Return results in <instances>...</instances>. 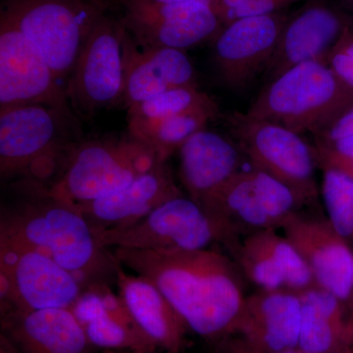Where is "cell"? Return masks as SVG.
<instances>
[{"label":"cell","mask_w":353,"mask_h":353,"mask_svg":"<svg viewBox=\"0 0 353 353\" xmlns=\"http://www.w3.org/2000/svg\"><path fill=\"white\" fill-rule=\"evenodd\" d=\"M110 250L121 266L157 285L190 331L215 345L233 336L246 296L240 268L224 253Z\"/></svg>","instance_id":"1"},{"label":"cell","mask_w":353,"mask_h":353,"mask_svg":"<svg viewBox=\"0 0 353 353\" xmlns=\"http://www.w3.org/2000/svg\"><path fill=\"white\" fill-rule=\"evenodd\" d=\"M29 188V199L2 210L0 240L54 260L73 273L83 289L101 282V276L115 275L119 263L111 250L99 243L85 218L39 183Z\"/></svg>","instance_id":"2"},{"label":"cell","mask_w":353,"mask_h":353,"mask_svg":"<svg viewBox=\"0 0 353 353\" xmlns=\"http://www.w3.org/2000/svg\"><path fill=\"white\" fill-rule=\"evenodd\" d=\"M353 104V90L325 61L296 65L267 83L248 112L301 134L315 137Z\"/></svg>","instance_id":"3"},{"label":"cell","mask_w":353,"mask_h":353,"mask_svg":"<svg viewBox=\"0 0 353 353\" xmlns=\"http://www.w3.org/2000/svg\"><path fill=\"white\" fill-rule=\"evenodd\" d=\"M72 110L41 104L0 108L1 179L29 176L39 183L63 163L74 143Z\"/></svg>","instance_id":"4"},{"label":"cell","mask_w":353,"mask_h":353,"mask_svg":"<svg viewBox=\"0 0 353 353\" xmlns=\"http://www.w3.org/2000/svg\"><path fill=\"white\" fill-rule=\"evenodd\" d=\"M159 162L152 148L129 134L77 143L65 157L57 180L46 190L77 205L124 189Z\"/></svg>","instance_id":"5"},{"label":"cell","mask_w":353,"mask_h":353,"mask_svg":"<svg viewBox=\"0 0 353 353\" xmlns=\"http://www.w3.org/2000/svg\"><path fill=\"white\" fill-rule=\"evenodd\" d=\"M109 6L110 0H4L1 17L23 32L67 83L85 39Z\"/></svg>","instance_id":"6"},{"label":"cell","mask_w":353,"mask_h":353,"mask_svg":"<svg viewBox=\"0 0 353 353\" xmlns=\"http://www.w3.org/2000/svg\"><path fill=\"white\" fill-rule=\"evenodd\" d=\"M94 234L108 250H199L212 243L232 248L239 243L238 236L226 225L185 196L164 202L131 226Z\"/></svg>","instance_id":"7"},{"label":"cell","mask_w":353,"mask_h":353,"mask_svg":"<svg viewBox=\"0 0 353 353\" xmlns=\"http://www.w3.org/2000/svg\"><path fill=\"white\" fill-rule=\"evenodd\" d=\"M232 132L241 150L257 170L268 174L294 190L303 204L317 199L313 146L301 134L245 114L230 118Z\"/></svg>","instance_id":"8"},{"label":"cell","mask_w":353,"mask_h":353,"mask_svg":"<svg viewBox=\"0 0 353 353\" xmlns=\"http://www.w3.org/2000/svg\"><path fill=\"white\" fill-rule=\"evenodd\" d=\"M83 290L79 279L54 260L0 240L1 314L11 310L72 308Z\"/></svg>","instance_id":"9"},{"label":"cell","mask_w":353,"mask_h":353,"mask_svg":"<svg viewBox=\"0 0 353 353\" xmlns=\"http://www.w3.org/2000/svg\"><path fill=\"white\" fill-rule=\"evenodd\" d=\"M120 21L108 14L92 28L66 83L70 106L81 117H92L123 101L124 60Z\"/></svg>","instance_id":"10"},{"label":"cell","mask_w":353,"mask_h":353,"mask_svg":"<svg viewBox=\"0 0 353 353\" xmlns=\"http://www.w3.org/2000/svg\"><path fill=\"white\" fill-rule=\"evenodd\" d=\"M303 205L288 185L253 168L239 172L204 210L239 236L282 228Z\"/></svg>","instance_id":"11"},{"label":"cell","mask_w":353,"mask_h":353,"mask_svg":"<svg viewBox=\"0 0 353 353\" xmlns=\"http://www.w3.org/2000/svg\"><path fill=\"white\" fill-rule=\"evenodd\" d=\"M31 104L72 110L66 87L41 51L0 16V108Z\"/></svg>","instance_id":"12"},{"label":"cell","mask_w":353,"mask_h":353,"mask_svg":"<svg viewBox=\"0 0 353 353\" xmlns=\"http://www.w3.org/2000/svg\"><path fill=\"white\" fill-rule=\"evenodd\" d=\"M120 20L141 50L173 48L185 51L214 39L222 22L214 8L201 2L152 6L125 1Z\"/></svg>","instance_id":"13"},{"label":"cell","mask_w":353,"mask_h":353,"mask_svg":"<svg viewBox=\"0 0 353 353\" xmlns=\"http://www.w3.org/2000/svg\"><path fill=\"white\" fill-rule=\"evenodd\" d=\"M288 18L282 14L250 16L232 21L213 43V63L220 80L240 90L266 71Z\"/></svg>","instance_id":"14"},{"label":"cell","mask_w":353,"mask_h":353,"mask_svg":"<svg viewBox=\"0 0 353 353\" xmlns=\"http://www.w3.org/2000/svg\"><path fill=\"white\" fill-rule=\"evenodd\" d=\"M281 229L308 265L316 285L333 292L343 303L352 299L353 250L328 219L296 212Z\"/></svg>","instance_id":"15"},{"label":"cell","mask_w":353,"mask_h":353,"mask_svg":"<svg viewBox=\"0 0 353 353\" xmlns=\"http://www.w3.org/2000/svg\"><path fill=\"white\" fill-rule=\"evenodd\" d=\"M72 311L92 347L124 352H154V343L139 327L119 292L103 282L83 289Z\"/></svg>","instance_id":"16"},{"label":"cell","mask_w":353,"mask_h":353,"mask_svg":"<svg viewBox=\"0 0 353 353\" xmlns=\"http://www.w3.org/2000/svg\"><path fill=\"white\" fill-rule=\"evenodd\" d=\"M231 250L241 273L261 290L297 292L316 285L301 253L276 229L248 234Z\"/></svg>","instance_id":"17"},{"label":"cell","mask_w":353,"mask_h":353,"mask_svg":"<svg viewBox=\"0 0 353 353\" xmlns=\"http://www.w3.org/2000/svg\"><path fill=\"white\" fill-rule=\"evenodd\" d=\"M182 196L167 162H159L124 189L73 206L94 232L108 231L131 226L164 202Z\"/></svg>","instance_id":"18"},{"label":"cell","mask_w":353,"mask_h":353,"mask_svg":"<svg viewBox=\"0 0 353 353\" xmlns=\"http://www.w3.org/2000/svg\"><path fill=\"white\" fill-rule=\"evenodd\" d=\"M301 303L296 292L261 290L246 296L233 336L265 352L299 345Z\"/></svg>","instance_id":"19"},{"label":"cell","mask_w":353,"mask_h":353,"mask_svg":"<svg viewBox=\"0 0 353 353\" xmlns=\"http://www.w3.org/2000/svg\"><path fill=\"white\" fill-rule=\"evenodd\" d=\"M123 60L122 102L127 109L173 88L199 87L196 70L185 51L173 48L141 50L125 29Z\"/></svg>","instance_id":"20"},{"label":"cell","mask_w":353,"mask_h":353,"mask_svg":"<svg viewBox=\"0 0 353 353\" xmlns=\"http://www.w3.org/2000/svg\"><path fill=\"white\" fill-rule=\"evenodd\" d=\"M1 336L18 353H92L94 348L71 308L2 313Z\"/></svg>","instance_id":"21"},{"label":"cell","mask_w":353,"mask_h":353,"mask_svg":"<svg viewBox=\"0 0 353 353\" xmlns=\"http://www.w3.org/2000/svg\"><path fill=\"white\" fill-rule=\"evenodd\" d=\"M179 154V176L183 189L203 209L241 171L238 146L211 130L194 134Z\"/></svg>","instance_id":"22"},{"label":"cell","mask_w":353,"mask_h":353,"mask_svg":"<svg viewBox=\"0 0 353 353\" xmlns=\"http://www.w3.org/2000/svg\"><path fill=\"white\" fill-rule=\"evenodd\" d=\"M347 28L343 17L322 4L304 8L288 19L266 69L267 83L284 72L311 61H325Z\"/></svg>","instance_id":"23"},{"label":"cell","mask_w":353,"mask_h":353,"mask_svg":"<svg viewBox=\"0 0 353 353\" xmlns=\"http://www.w3.org/2000/svg\"><path fill=\"white\" fill-rule=\"evenodd\" d=\"M115 281L132 317L157 347L166 352H182L190 330L157 285L143 276L128 272L120 264Z\"/></svg>","instance_id":"24"},{"label":"cell","mask_w":353,"mask_h":353,"mask_svg":"<svg viewBox=\"0 0 353 353\" xmlns=\"http://www.w3.org/2000/svg\"><path fill=\"white\" fill-rule=\"evenodd\" d=\"M301 330L297 348L309 353H348V323L343 301L317 285L299 290Z\"/></svg>","instance_id":"25"},{"label":"cell","mask_w":353,"mask_h":353,"mask_svg":"<svg viewBox=\"0 0 353 353\" xmlns=\"http://www.w3.org/2000/svg\"><path fill=\"white\" fill-rule=\"evenodd\" d=\"M217 116V106L199 109L137 128L129 131V134L152 148L159 161L167 162L194 134L206 129L208 123Z\"/></svg>","instance_id":"26"},{"label":"cell","mask_w":353,"mask_h":353,"mask_svg":"<svg viewBox=\"0 0 353 353\" xmlns=\"http://www.w3.org/2000/svg\"><path fill=\"white\" fill-rule=\"evenodd\" d=\"M215 106L216 102L199 87L173 88L128 108V129L131 131L181 114Z\"/></svg>","instance_id":"27"},{"label":"cell","mask_w":353,"mask_h":353,"mask_svg":"<svg viewBox=\"0 0 353 353\" xmlns=\"http://www.w3.org/2000/svg\"><path fill=\"white\" fill-rule=\"evenodd\" d=\"M321 192L329 222L345 239H353V176L324 167Z\"/></svg>","instance_id":"28"},{"label":"cell","mask_w":353,"mask_h":353,"mask_svg":"<svg viewBox=\"0 0 353 353\" xmlns=\"http://www.w3.org/2000/svg\"><path fill=\"white\" fill-rule=\"evenodd\" d=\"M312 146L320 168L328 167L353 176V137L332 143L316 139Z\"/></svg>","instance_id":"29"},{"label":"cell","mask_w":353,"mask_h":353,"mask_svg":"<svg viewBox=\"0 0 353 353\" xmlns=\"http://www.w3.org/2000/svg\"><path fill=\"white\" fill-rule=\"evenodd\" d=\"M339 79L353 90V34L345 30L326 58Z\"/></svg>","instance_id":"30"},{"label":"cell","mask_w":353,"mask_h":353,"mask_svg":"<svg viewBox=\"0 0 353 353\" xmlns=\"http://www.w3.org/2000/svg\"><path fill=\"white\" fill-rule=\"evenodd\" d=\"M299 0H245L240 6L234 7L221 16L222 24L250 16L269 15L279 13V10Z\"/></svg>","instance_id":"31"},{"label":"cell","mask_w":353,"mask_h":353,"mask_svg":"<svg viewBox=\"0 0 353 353\" xmlns=\"http://www.w3.org/2000/svg\"><path fill=\"white\" fill-rule=\"evenodd\" d=\"M350 137H353V104L326 131L315 138L332 143Z\"/></svg>","instance_id":"32"},{"label":"cell","mask_w":353,"mask_h":353,"mask_svg":"<svg viewBox=\"0 0 353 353\" xmlns=\"http://www.w3.org/2000/svg\"><path fill=\"white\" fill-rule=\"evenodd\" d=\"M216 353H309L294 348L277 352H265L252 347L236 336H231L216 345Z\"/></svg>","instance_id":"33"},{"label":"cell","mask_w":353,"mask_h":353,"mask_svg":"<svg viewBox=\"0 0 353 353\" xmlns=\"http://www.w3.org/2000/svg\"><path fill=\"white\" fill-rule=\"evenodd\" d=\"M132 3L152 4V6H165V4L183 3V2H201L213 7L216 0H125Z\"/></svg>","instance_id":"34"},{"label":"cell","mask_w":353,"mask_h":353,"mask_svg":"<svg viewBox=\"0 0 353 353\" xmlns=\"http://www.w3.org/2000/svg\"><path fill=\"white\" fill-rule=\"evenodd\" d=\"M245 0H216L213 8H214L215 12L217 13L218 17L221 18L223 14L228 12L231 9L234 8Z\"/></svg>","instance_id":"35"},{"label":"cell","mask_w":353,"mask_h":353,"mask_svg":"<svg viewBox=\"0 0 353 353\" xmlns=\"http://www.w3.org/2000/svg\"><path fill=\"white\" fill-rule=\"evenodd\" d=\"M0 353H18L17 350L12 347L10 343L1 336V341H0Z\"/></svg>","instance_id":"36"},{"label":"cell","mask_w":353,"mask_h":353,"mask_svg":"<svg viewBox=\"0 0 353 353\" xmlns=\"http://www.w3.org/2000/svg\"><path fill=\"white\" fill-rule=\"evenodd\" d=\"M348 336H350V347L353 348V320L348 323Z\"/></svg>","instance_id":"37"},{"label":"cell","mask_w":353,"mask_h":353,"mask_svg":"<svg viewBox=\"0 0 353 353\" xmlns=\"http://www.w3.org/2000/svg\"><path fill=\"white\" fill-rule=\"evenodd\" d=\"M104 353H128L124 352H114V350H105Z\"/></svg>","instance_id":"38"},{"label":"cell","mask_w":353,"mask_h":353,"mask_svg":"<svg viewBox=\"0 0 353 353\" xmlns=\"http://www.w3.org/2000/svg\"><path fill=\"white\" fill-rule=\"evenodd\" d=\"M128 353H157V352H128ZM165 353H170V352H165Z\"/></svg>","instance_id":"39"},{"label":"cell","mask_w":353,"mask_h":353,"mask_svg":"<svg viewBox=\"0 0 353 353\" xmlns=\"http://www.w3.org/2000/svg\"><path fill=\"white\" fill-rule=\"evenodd\" d=\"M348 353H353V348L352 347V350H350V352H348Z\"/></svg>","instance_id":"40"},{"label":"cell","mask_w":353,"mask_h":353,"mask_svg":"<svg viewBox=\"0 0 353 353\" xmlns=\"http://www.w3.org/2000/svg\"><path fill=\"white\" fill-rule=\"evenodd\" d=\"M352 301H353V290H352Z\"/></svg>","instance_id":"41"}]
</instances>
